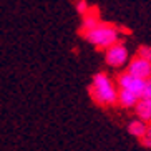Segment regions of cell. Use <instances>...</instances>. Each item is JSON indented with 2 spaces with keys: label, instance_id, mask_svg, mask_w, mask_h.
Returning a JSON list of instances; mask_svg holds the SVG:
<instances>
[{
  "label": "cell",
  "instance_id": "6da1fadb",
  "mask_svg": "<svg viewBox=\"0 0 151 151\" xmlns=\"http://www.w3.org/2000/svg\"><path fill=\"white\" fill-rule=\"evenodd\" d=\"M90 96H91L93 103H96L100 106H111V105L118 103V90L105 71L93 75L91 85H90Z\"/></svg>",
  "mask_w": 151,
  "mask_h": 151
},
{
  "label": "cell",
  "instance_id": "7a4b0ae2",
  "mask_svg": "<svg viewBox=\"0 0 151 151\" xmlns=\"http://www.w3.org/2000/svg\"><path fill=\"white\" fill-rule=\"evenodd\" d=\"M83 37L88 43H91L93 47H96L100 50H108L116 42H120L118 40V28L115 25L103 23V22L93 30L83 32Z\"/></svg>",
  "mask_w": 151,
  "mask_h": 151
},
{
  "label": "cell",
  "instance_id": "3957f363",
  "mask_svg": "<svg viewBox=\"0 0 151 151\" xmlns=\"http://www.w3.org/2000/svg\"><path fill=\"white\" fill-rule=\"evenodd\" d=\"M105 62H106L108 67H113V68L124 67L126 62H128V48L124 47V43L116 42L113 47H110L106 50V53H105Z\"/></svg>",
  "mask_w": 151,
  "mask_h": 151
},
{
  "label": "cell",
  "instance_id": "277c9868",
  "mask_svg": "<svg viewBox=\"0 0 151 151\" xmlns=\"http://www.w3.org/2000/svg\"><path fill=\"white\" fill-rule=\"evenodd\" d=\"M116 85H118V90L131 91V93L138 95V96L141 98L143 90H145V85H146V80H141V78L131 75V73H128V71H124V73H120V75H118Z\"/></svg>",
  "mask_w": 151,
  "mask_h": 151
},
{
  "label": "cell",
  "instance_id": "5b68a950",
  "mask_svg": "<svg viewBox=\"0 0 151 151\" xmlns=\"http://www.w3.org/2000/svg\"><path fill=\"white\" fill-rule=\"evenodd\" d=\"M128 73L141 78V80H150L151 78V62L145 60V58L134 57L131 62L128 63V68H126Z\"/></svg>",
  "mask_w": 151,
  "mask_h": 151
},
{
  "label": "cell",
  "instance_id": "8992f818",
  "mask_svg": "<svg viewBox=\"0 0 151 151\" xmlns=\"http://www.w3.org/2000/svg\"><path fill=\"white\" fill-rule=\"evenodd\" d=\"M141 98L138 95L131 93V91H126V90H118V103H120L123 108H129V110H134Z\"/></svg>",
  "mask_w": 151,
  "mask_h": 151
},
{
  "label": "cell",
  "instance_id": "52a82bcc",
  "mask_svg": "<svg viewBox=\"0 0 151 151\" xmlns=\"http://www.w3.org/2000/svg\"><path fill=\"white\" fill-rule=\"evenodd\" d=\"M100 17H98V12L96 10H90L86 15H83L81 17V28H83V32H88V30H93V28H96L98 25H100Z\"/></svg>",
  "mask_w": 151,
  "mask_h": 151
},
{
  "label": "cell",
  "instance_id": "ba28073f",
  "mask_svg": "<svg viewBox=\"0 0 151 151\" xmlns=\"http://www.w3.org/2000/svg\"><path fill=\"white\" fill-rule=\"evenodd\" d=\"M146 129H148V124L145 121H141L139 118H136V120L128 123V133L133 138H138V139H141L146 134Z\"/></svg>",
  "mask_w": 151,
  "mask_h": 151
},
{
  "label": "cell",
  "instance_id": "9c48e42d",
  "mask_svg": "<svg viewBox=\"0 0 151 151\" xmlns=\"http://www.w3.org/2000/svg\"><path fill=\"white\" fill-rule=\"evenodd\" d=\"M134 111H136L138 118L141 121L151 123V101H148V100H139L136 108H134Z\"/></svg>",
  "mask_w": 151,
  "mask_h": 151
},
{
  "label": "cell",
  "instance_id": "30bf717a",
  "mask_svg": "<svg viewBox=\"0 0 151 151\" xmlns=\"http://www.w3.org/2000/svg\"><path fill=\"white\" fill-rule=\"evenodd\" d=\"M75 10L81 15V17H83V15H86L90 12L88 2H86V0H76V2H75Z\"/></svg>",
  "mask_w": 151,
  "mask_h": 151
},
{
  "label": "cell",
  "instance_id": "8fae6325",
  "mask_svg": "<svg viewBox=\"0 0 151 151\" xmlns=\"http://www.w3.org/2000/svg\"><path fill=\"white\" fill-rule=\"evenodd\" d=\"M136 57L145 58V60L151 62V47H150V45H141V47L138 48V55H136Z\"/></svg>",
  "mask_w": 151,
  "mask_h": 151
},
{
  "label": "cell",
  "instance_id": "7c38bea8",
  "mask_svg": "<svg viewBox=\"0 0 151 151\" xmlns=\"http://www.w3.org/2000/svg\"><path fill=\"white\" fill-rule=\"evenodd\" d=\"M141 100L151 101V78L146 80V85H145V90H143V95H141Z\"/></svg>",
  "mask_w": 151,
  "mask_h": 151
},
{
  "label": "cell",
  "instance_id": "4fadbf2b",
  "mask_svg": "<svg viewBox=\"0 0 151 151\" xmlns=\"http://www.w3.org/2000/svg\"><path fill=\"white\" fill-rule=\"evenodd\" d=\"M141 141V145L143 146H146V148H151V124L148 126V129H146V134L139 139Z\"/></svg>",
  "mask_w": 151,
  "mask_h": 151
}]
</instances>
